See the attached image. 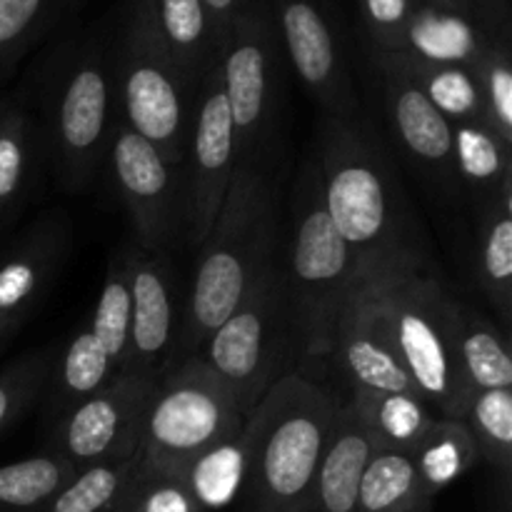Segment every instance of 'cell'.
<instances>
[{
	"label": "cell",
	"instance_id": "f546056e",
	"mask_svg": "<svg viewBox=\"0 0 512 512\" xmlns=\"http://www.w3.org/2000/svg\"><path fill=\"white\" fill-rule=\"evenodd\" d=\"M140 455L78 470L40 512H118L138 470Z\"/></svg>",
	"mask_w": 512,
	"mask_h": 512
},
{
	"label": "cell",
	"instance_id": "f35d334b",
	"mask_svg": "<svg viewBox=\"0 0 512 512\" xmlns=\"http://www.w3.org/2000/svg\"><path fill=\"white\" fill-rule=\"evenodd\" d=\"M118 512H203V508L183 480L145 470L138 463L133 483Z\"/></svg>",
	"mask_w": 512,
	"mask_h": 512
},
{
	"label": "cell",
	"instance_id": "e575fe53",
	"mask_svg": "<svg viewBox=\"0 0 512 512\" xmlns=\"http://www.w3.org/2000/svg\"><path fill=\"white\" fill-rule=\"evenodd\" d=\"M240 435L200 455L180 478L188 485L203 512L225 508L243 490L245 450Z\"/></svg>",
	"mask_w": 512,
	"mask_h": 512
},
{
	"label": "cell",
	"instance_id": "ab89813d",
	"mask_svg": "<svg viewBox=\"0 0 512 512\" xmlns=\"http://www.w3.org/2000/svg\"><path fill=\"white\" fill-rule=\"evenodd\" d=\"M365 30L380 53H400L418 0H358Z\"/></svg>",
	"mask_w": 512,
	"mask_h": 512
},
{
	"label": "cell",
	"instance_id": "603a6c76",
	"mask_svg": "<svg viewBox=\"0 0 512 512\" xmlns=\"http://www.w3.org/2000/svg\"><path fill=\"white\" fill-rule=\"evenodd\" d=\"M478 283L500 318L512 315V180L483 210L478 230Z\"/></svg>",
	"mask_w": 512,
	"mask_h": 512
},
{
	"label": "cell",
	"instance_id": "277c9868",
	"mask_svg": "<svg viewBox=\"0 0 512 512\" xmlns=\"http://www.w3.org/2000/svg\"><path fill=\"white\" fill-rule=\"evenodd\" d=\"M318 173L330 223L363 268L418 255L398 183L355 120H320Z\"/></svg>",
	"mask_w": 512,
	"mask_h": 512
},
{
	"label": "cell",
	"instance_id": "7a4b0ae2",
	"mask_svg": "<svg viewBox=\"0 0 512 512\" xmlns=\"http://www.w3.org/2000/svg\"><path fill=\"white\" fill-rule=\"evenodd\" d=\"M338 408V400L300 370L265 393L240 435L250 512H308Z\"/></svg>",
	"mask_w": 512,
	"mask_h": 512
},
{
	"label": "cell",
	"instance_id": "5bb4252c",
	"mask_svg": "<svg viewBox=\"0 0 512 512\" xmlns=\"http://www.w3.org/2000/svg\"><path fill=\"white\" fill-rule=\"evenodd\" d=\"M280 45L323 118L355 120L358 95L325 0H273Z\"/></svg>",
	"mask_w": 512,
	"mask_h": 512
},
{
	"label": "cell",
	"instance_id": "2e32d148",
	"mask_svg": "<svg viewBox=\"0 0 512 512\" xmlns=\"http://www.w3.org/2000/svg\"><path fill=\"white\" fill-rule=\"evenodd\" d=\"M133 255V315H130L128 358L120 373L160 380L170 360L178 328V288L163 255L130 248Z\"/></svg>",
	"mask_w": 512,
	"mask_h": 512
},
{
	"label": "cell",
	"instance_id": "d6a6232c",
	"mask_svg": "<svg viewBox=\"0 0 512 512\" xmlns=\"http://www.w3.org/2000/svg\"><path fill=\"white\" fill-rule=\"evenodd\" d=\"M35 168V128L18 108L0 110V223L25 200Z\"/></svg>",
	"mask_w": 512,
	"mask_h": 512
},
{
	"label": "cell",
	"instance_id": "5b68a950",
	"mask_svg": "<svg viewBox=\"0 0 512 512\" xmlns=\"http://www.w3.org/2000/svg\"><path fill=\"white\" fill-rule=\"evenodd\" d=\"M290 218L288 265L283 270L300 355L308 360H328L333 358L338 318L363 265L330 223L318 163H305Z\"/></svg>",
	"mask_w": 512,
	"mask_h": 512
},
{
	"label": "cell",
	"instance_id": "1f68e13d",
	"mask_svg": "<svg viewBox=\"0 0 512 512\" xmlns=\"http://www.w3.org/2000/svg\"><path fill=\"white\" fill-rule=\"evenodd\" d=\"M78 470L55 453H40L0 468V512H40Z\"/></svg>",
	"mask_w": 512,
	"mask_h": 512
},
{
	"label": "cell",
	"instance_id": "52a82bcc",
	"mask_svg": "<svg viewBox=\"0 0 512 512\" xmlns=\"http://www.w3.org/2000/svg\"><path fill=\"white\" fill-rule=\"evenodd\" d=\"M245 415L200 355L158 380L140 433V468L183 478L215 445L243 433Z\"/></svg>",
	"mask_w": 512,
	"mask_h": 512
},
{
	"label": "cell",
	"instance_id": "9a60e30c",
	"mask_svg": "<svg viewBox=\"0 0 512 512\" xmlns=\"http://www.w3.org/2000/svg\"><path fill=\"white\" fill-rule=\"evenodd\" d=\"M333 358L340 360L353 390L368 393H415L413 380L405 373L388 328L383 323L368 275L360 270L353 293L345 300L333 340Z\"/></svg>",
	"mask_w": 512,
	"mask_h": 512
},
{
	"label": "cell",
	"instance_id": "b9f144b4",
	"mask_svg": "<svg viewBox=\"0 0 512 512\" xmlns=\"http://www.w3.org/2000/svg\"><path fill=\"white\" fill-rule=\"evenodd\" d=\"M253 3L255 0H203L205 10H208L210 18H213L215 30H218V40H223V35L228 33L233 20L238 18L240 13H245Z\"/></svg>",
	"mask_w": 512,
	"mask_h": 512
},
{
	"label": "cell",
	"instance_id": "836d02e7",
	"mask_svg": "<svg viewBox=\"0 0 512 512\" xmlns=\"http://www.w3.org/2000/svg\"><path fill=\"white\" fill-rule=\"evenodd\" d=\"M463 423L475 440L480 460L508 478L512 468V388L470 393Z\"/></svg>",
	"mask_w": 512,
	"mask_h": 512
},
{
	"label": "cell",
	"instance_id": "60d3db41",
	"mask_svg": "<svg viewBox=\"0 0 512 512\" xmlns=\"http://www.w3.org/2000/svg\"><path fill=\"white\" fill-rule=\"evenodd\" d=\"M480 23L493 38H510V5L508 0H475Z\"/></svg>",
	"mask_w": 512,
	"mask_h": 512
},
{
	"label": "cell",
	"instance_id": "3957f363",
	"mask_svg": "<svg viewBox=\"0 0 512 512\" xmlns=\"http://www.w3.org/2000/svg\"><path fill=\"white\" fill-rule=\"evenodd\" d=\"M363 270L418 395L438 418L463 420L470 390L458 363V303L420 255Z\"/></svg>",
	"mask_w": 512,
	"mask_h": 512
},
{
	"label": "cell",
	"instance_id": "7c38bea8",
	"mask_svg": "<svg viewBox=\"0 0 512 512\" xmlns=\"http://www.w3.org/2000/svg\"><path fill=\"white\" fill-rule=\"evenodd\" d=\"M113 185L135 228L138 248L163 253L185 235L183 168L118 120L108 150Z\"/></svg>",
	"mask_w": 512,
	"mask_h": 512
},
{
	"label": "cell",
	"instance_id": "6da1fadb",
	"mask_svg": "<svg viewBox=\"0 0 512 512\" xmlns=\"http://www.w3.org/2000/svg\"><path fill=\"white\" fill-rule=\"evenodd\" d=\"M278 190L265 163H240L213 228L200 248L178 348L190 358L243 303L255 280L275 260Z\"/></svg>",
	"mask_w": 512,
	"mask_h": 512
},
{
	"label": "cell",
	"instance_id": "d4e9b609",
	"mask_svg": "<svg viewBox=\"0 0 512 512\" xmlns=\"http://www.w3.org/2000/svg\"><path fill=\"white\" fill-rule=\"evenodd\" d=\"M388 55L398 63V68L423 90L425 98H428L450 123L488 125L483 98H480V88L473 70L460 68V65L430 63V60L410 55L405 53V50Z\"/></svg>",
	"mask_w": 512,
	"mask_h": 512
},
{
	"label": "cell",
	"instance_id": "cb8c5ba5",
	"mask_svg": "<svg viewBox=\"0 0 512 512\" xmlns=\"http://www.w3.org/2000/svg\"><path fill=\"white\" fill-rule=\"evenodd\" d=\"M373 435L375 448L410 453L438 415L415 393H368L353 390L348 400Z\"/></svg>",
	"mask_w": 512,
	"mask_h": 512
},
{
	"label": "cell",
	"instance_id": "d590c367",
	"mask_svg": "<svg viewBox=\"0 0 512 512\" xmlns=\"http://www.w3.org/2000/svg\"><path fill=\"white\" fill-rule=\"evenodd\" d=\"M490 130L512 148V58L510 38L490 43L473 68Z\"/></svg>",
	"mask_w": 512,
	"mask_h": 512
},
{
	"label": "cell",
	"instance_id": "8992f818",
	"mask_svg": "<svg viewBox=\"0 0 512 512\" xmlns=\"http://www.w3.org/2000/svg\"><path fill=\"white\" fill-rule=\"evenodd\" d=\"M200 358L210 365L248 418L283 375L293 373L300 353L285 270L278 260L255 280L243 303L210 333Z\"/></svg>",
	"mask_w": 512,
	"mask_h": 512
},
{
	"label": "cell",
	"instance_id": "74e56055",
	"mask_svg": "<svg viewBox=\"0 0 512 512\" xmlns=\"http://www.w3.org/2000/svg\"><path fill=\"white\" fill-rule=\"evenodd\" d=\"M53 360L50 348H40L0 370V438L45 393Z\"/></svg>",
	"mask_w": 512,
	"mask_h": 512
},
{
	"label": "cell",
	"instance_id": "8d00e7d4",
	"mask_svg": "<svg viewBox=\"0 0 512 512\" xmlns=\"http://www.w3.org/2000/svg\"><path fill=\"white\" fill-rule=\"evenodd\" d=\"M65 0H0V78L50 28Z\"/></svg>",
	"mask_w": 512,
	"mask_h": 512
},
{
	"label": "cell",
	"instance_id": "83f0119b",
	"mask_svg": "<svg viewBox=\"0 0 512 512\" xmlns=\"http://www.w3.org/2000/svg\"><path fill=\"white\" fill-rule=\"evenodd\" d=\"M408 455L418 470L420 483L433 498L480 463L468 425L450 418H435Z\"/></svg>",
	"mask_w": 512,
	"mask_h": 512
},
{
	"label": "cell",
	"instance_id": "9c48e42d",
	"mask_svg": "<svg viewBox=\"0 0 512 512\" xmlns=\"http://www.w3.org/2000/svg\"><path fill=\"white\" fill-rule=\"evenodd\" d=\"M113 75L120 123L183 168L198 85L160 45L145 0H130L125 10Z\"/></svg>",
	"mask_w": 512,
	"mask_h": 512
},
{
	"label": "cell",
	"instance_id": "e0dca14e",
	"mask_svg": "<svg viewBox=\"0 0 512 512\" xmlns=\"http://www.w3.org/2000/svg\"><path fill=\"white\" fill-rule=\"evenodd\" d=\"M375 65L383 85V103L395 138L410 160L445 185L458 183L455 173L453 123L425 98L423 90L398 68L388 53L375 50Z\"/></svg>",
	"mask_w": 512,
	"mask_h": 512
},
{
	"label": "cell",
	"instance_id": "7402d4cb",
	"mask_svg": "<svg viewBox=\"0 0 512 512\" xmlns=\"http://www.w3.org/2000/svg\"><path fill=\"white\" fill-rule=\"evenodd\" d=\"M118 375V368L98 343L90 328H80L65 345L63 355L53 360L45 398V418L60 423L65 415L95 393L105 388Z\"/></svg>",
	"mask_w": 512,
	"mask_h": 512
},
{
	"label": "cell",
	"instance_id": "7bdbcfd3",
	"mask_svg": "<svg viewBox=\"0 0 512 512\" xmlns=\"http://www.w3.org/2000/svg\"><path fill=\"white\" fill-rule=\"evenodd\" d=\"M418 3H428V5H438V8H448V10H458V13L470 15L480 23L478 8H475V0H418ZM483 25V23H480ZM485 28V25H483Z\"/></svg>",
	"mask_w": 512,
	"mask_h": 512
},
{
	"label": "cell",
	"instance_id": "ffe728a7",
	"mask_svg": "<svg viewBox=\"0 0 512 512\" xmlns=\"http://www.w3.org/2000/svg\"><path fill=\"white\" fill-rule=\"evenodd\" d=\"M493 40L498 38H493L470 15L418 3L408 23L403 50L430 63L460 65V68L473 70Z\"/></svg>",
	"mask_w": 512,
	"mask_h": 512
},
{
	"label": "cell",
	"instance_id": "d6986e66",
	"mask_svg": "<svg viewBox=\"0 0 512 512\" xmlns=\"http://www.w3.org/2000/svg\"><path fill=\"white\" fill-rule=\"evenodd\" d=\"M63 230L43 220L0 263V333L10 335L53 283L63 260Z\"/></svg>",
	"mask_w": 512,
	"mask_h": 512
},
{
	"label": "cell",
	"instance_id": "ee69618b",
	"mask_svg": "<svg viewBox=\"0 0 512 512\" xmlns=\"http://www.w3.org/2000/svg\"><path fill=\"white\" fill-rule=\"evenodd\" d=\"M5 340H8V335H5V333H0V345H3Z\"/></svg>",
	"mask_w": 512,
	"mask_h": 512
},
{
	"label": "cell",
	"instance_id": "f1b7e54d",
	"mask_svg": "<svg viewBox=\"0 0 512 512\" xmlns=\"http://www.w3.org/2000/svg\"><path fill=\"white\" fill-rule=\"evenodd\" d=\"M130 273H133V255H130V248H123L108 260L103 288H100L93 318L88 323L90 333L103 345L118 373L123 370L125 358H128L130 315H133Z\"/></svg>",
	"mask_w": 512,
	"mask_h": 512
},
{
	"label": "cell",
	"instance_id": "44dd1931",
	"mask_svg": "<svg viewBox=\"0 0 512 512\" xmlns=\"http://www.w3.org/2000/svg\"><path fill=\"white\" fill-rule=\"evenodd\" d=\"M150 25L160 45L185 78L200 83L205 70L218 58V30L203 0H145Z\"/></svg>",
	"mask_w": 512,
	"mask_h": 512
},
{
	"label": "cell",
	"instance_id": "ba28073f",
	"mask_svg": "<svg viewBox=\"0 0 512 512\" xmlns=\"http://www.w3.org/2000/svg\"><path fill=\"white\" fill-rule=\"evenodd\" d=\"M48 145L60 185L70 193L88 188L118 128L113 58L103 45H75L48 75Z\"/></svg>",
	"mask_w": 512,
	"mask_h": 512
},
{
	"label": "cell",
	"instance_id": "30bf717a",
	"mask_svg": "<svg viewBox=\"0 0 512 512\" xmlns=\"http://www.w3.org/2000/svg\"><path fill=\"white\" fill-rule=\"evenodd\" d=\"M240 163H265L280 105V38L273 13L255 0L218 45Z\"/></svg>",
	"mask_w": 512,
	"mask_h": 512
},
{
	"label": "cell",
	"instance_id": "484cf974",
	"mask_svg": "<svg viewBox=\"0 0 512 512\" xmlns=\"http://www.w3.org/2000/svg\"><path fill=\"white\" fill-rule=\"evenodd\" d=\"M433 503L408 453L373 450L360 483V512H433Z\"/></svg>",
	"mask_w": 512,
	"mask_h": 512
},
{
	"label": "cell",
	"instance_id": "8fae6325",
	"mask_svg": "<svg viewBox=\"0 0 512 512\" xmlns=\"http://www.w3.org/2000/svg\"><path fill=\"white\" fill-rule=\"evenodd\" d=\"M238 165V138L215 58L195 90L193 125L183 160L188 243L200 245L210 233Z\"/></svg>",
	"mask_w": 512,
	"mask_h": 512
},
{
	"label": "cell",
	"instance_id": "4316f807",
	"mask_svg": "<svg viewBox=\"0 0 512 512\" xmlns=\"http://www.w3.org/2000/svg\"><path fill=\"white\" fill-rule=\"evenodd\" d=\"M458 363L470 393L512 388L508 340L490 320L465 305H458Z\"/></svg>",
	"mask_w": 512,
	"mask_h": 512
},
{
	"label": "cell",
	"instance_id": "4fadbf2b",
	"mask_svg": "<svg viewBox=\"0 0 512 512\" xmlns=\"http://www.w3.org/2000/svg\"><path fill=\"white\" fill-rule=\"evenodd\" d=\"M155 385V378L118 373L100 393L55 423L50 453L68 460L75 470L138 455L145 410Z\"/></svg>",
	"mask_w": 512,
	"mask_h": 512
},
{
	"label": "cell",
	"instance_id": "ac0fdd59",
	"mask_svg": "<svg viewBox=\"0 0 512 512\" xmlns=\"http://www.w3.org/2000/svg\"><path fill=\"white\" fill-rule=\"evenodd\" d=\"M373 450V435L353 405H340L315 475L308 512H360V483Z\"/></svg>",
	"mask_w": 512,
	"mask_h": 512
},
{
	"label": "cell",
	"instance_id": "4dcf8cb0",
	"mask_svg": "<svg viewBox=\"0 0 512 512\" xmlns=\"http://www.w3.org/2000/svg\"><path fill=\"white\" fill-rule=\"evenodd\" d=\"M455 173L470 188L493 198L512 180L510 145H505L488 125L453 123Z\"/></svg>",
	"mask_w": 512,
	"mask_h": 512
}]
</instances>
